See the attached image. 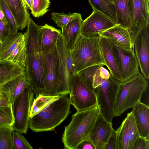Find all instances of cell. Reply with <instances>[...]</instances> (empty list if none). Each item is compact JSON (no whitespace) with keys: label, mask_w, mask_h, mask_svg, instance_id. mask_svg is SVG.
Segmentation results:
<instances>
[{"label":"cell","mask_w":149,"mask_h":149,"mask_svg":"<svg viewBox=\"0 0 149 149\" xmlns=\"http://www.w3.org/2000/svg\"><path fill=\"white\" fill-rule=\"evenodd\" d=\"M50 4L49 0H33L31 13L36 17L42 16L48 11Z\"/></svg>","instance_id":"32"},{"label":"cell","mask_w":149,"mask_h":149,"mask_svg":"<svg viewBox=\"0 0 149 149\" xmlns=\"http://www.w3.org/2000/svg\"></svg>","instance_id":"47"},{"label":"cell","mask_w":149,"mask_h":149,"mask_svg":"<svg viewBox=\"0 0 149 149\" xmlns=\"http://www.w3.org/2000/svg\"><path fill=\"white\" fill-rule=\"evenodd\" d=\"M148 85L147 80L139 72L129 80L120 83L113 107L114 117L120 116L126 110L140 102Z\"/></svg>","instance_id":"6"},{"label":"cell","mask_w":149,"mask_h":149,"mask_svg":"<svg viewBox=\"0 0 149 149\" xmlns=\"http://www.w3.org/2000/svg\"><path fill=\"white\" fill-rule=\"evenodd\" d=\"M110 40L116 46L126 50L133 49L128 29L118 24L99 33Z\"/></svg>","instance_id":"16"},{"label":"cell","mask_w":149,"mask_h":149,"mask_svg":"<svg viewBox=\"0 0 149 149\" xmlns=\"http://www.w3.org/2000/svg\"><path fill=\"white\" fill-rule=\"evenodd\" d=\"M133 3V0H116L115 4L117 24L128 29L131 23Z\"/></svg>","instance_id":"22"},{"label":"cell","mask_w":149,"mask_h":149,"mask_svg":"<svg viewBox=\"0 0 149 149\" xmlns=\"http://www.w3.org/2000/svg\"><path fill=\"white\" fill-rule=\"evenodd\" d=\"M24 36L26 56L25 72L28 84L37 96L44 89L40 38L42 26L36 24L30 17Z\"/></svg>","instance_id":"2"},{"label":"cell","mask_w":149,"mask_h":149,"mask_svg":"<svg viewBox=\"0 0 149 149\" xmlns=\"http://www.w3.org/2000/svg\"><path fill=\"white\" fill-rule=\"evenodd\" d=\"M132 111L140 136L149 139V107L141 101Z\"/></svg>","instance_id":"17"},{"label":"cell","mask_w":149,"mask_h":149,"mask_svg":"<svg viewBox=\"0 0 149 149\" xmlns=\"http://www.w3.org/2000/svg\"><path fill=\"white\" fill-rule=\"evenodd\" d=\"M127 117L128 124L130 149H133L136 141L140 136L132 111L127 113Z\"/></svg>","instance_id":"31"},{"label":"cell","mask_w":149,"mask_h":149,"mask_svg":"<svg viewBox=\"0 0 149 149\" xmlns=\"http://www.w3.org/2000/svg\"><path fill=\"white\" fill-rule=\"evenodd\" d=\"M1 92V86H0V92Z\"/></svg>","instance_id":"46"},{"label":"cell","mask_w":149,"mask_h":149,"mask_svg":"<svg viewBox=\"0 0 149 149\" xmlns=\"http://www.w3.org/2000/svg\"><path fill=\"white\" fill-rule=\"evenodd\" d=\"M10 103L8 98L6 94L1 91L0 92V107L7 106Z\"/></svg>","instance_id":"41"},{"label":"cell","mask_w":149,"mask_h":149,"mask_svg":"<svg viewBox=\"0 0 149 149\" xmlns=\"http://www.w3.org/2000/svg\"><path fill=\"white\" fill-rule=\"evenodd\" d=\"M61 33L60 30L50 25L46 24L43 26L40 38L41 52L47 51L56 45Z\"/></svg>","instance_id":"23"},{"label":"cell","mask_w":149,"mask_h":149,"mask_svg":"<svg viewBox=\"0 0 149 149\" xmlns=\"http://www.w3.org/2000/svg\"><path fill=\"white\" fill-rule=\"evenodd\" d=\"M76 149H95V147L88 139L84 140L77 146Z\"/></svg>","instance_id":"40"},{"label":"cell","mask_w":149,"mask_h":149,"mask_svg":"<svg viewBox=\"0 0 149 149\" xmlns=\"http://www.w3.org/2000/svg\"><path fill=\"white\" fill-rule=\"evenodd\" d=\"M27 7L31 10H32L33 0H23Z\"/></svg>","instance_id":"43"},{"label":"cell","mask_w":149,"mask_h":149,"mask_svg":"<svg viewBox=\"0 0 149 149\" xmlns=\"http://www.w3.org/2000/svg\"><path fill=\"white\" fill-rule=\"evenodd\" d=\"M133 149H149V139L140 137L136 141Z\"/></svg>","instance_id":"37"},{"label":"cell","mask_w":149,"mask_h":149,"mask_svg":"<svg viewBox=\"0 0 149 149\" xmlns=\"http://www.w3.org/2000/svg\"><path fill=\"white\" fill-rule=\"evenodd\" d=\"M61 96L44 95L40 93L33 100L30 111V118L44 109L53 102L59 99Z\"/></svg>","instance_id":"27"},{"label":"cell","mask_w":149,"mask_h":149,"mask_svg":"<svg viewBox=\"0 0 149 149\" xmlns=\"http://www.w3.org/2000/svg\"><path fill=\"white\" fill-rule=\"evenodd\" d=\"M76 13L65 14L64 13H51L52 18L58 27L61 29L68 23L74 19L78 15Z\"/></svg>","instance_id":"34"},{"label":"cell","mask_w":149,"mask_h":149,"mask_svg":"<svg viewBox=\"0 0 149 149\" xmlns=\"http://www.w3.org/2000/svg\"><path fill=\"white\" fill-rule=\"evenodd\" d=\"M13 126L0 125V149H14Z\"/></svg>","instance_id":"30"},{"label":"cell","mask_w":149,"mask_h":149,"mask_svg":"<svg viewBox=\"0 0 149 149\" xmlns=\"http://www.w3.org/2000/svg\"><path fill=\"white\" fill-rule=\"evenodd\" d=\"M14 149H32L33 148L22 133L14 131L13 134Z\"/></svg>","instance_id":"36"},{"label":"cell","mask_w":149,"mask_h":149,"mask_svg":"<svg viewBox=\"0 0 149 149\" xmlns=\"http://www.w3.org/2000/svg\"><path fill=\"white\" fill-rule=\"evenodd\" d=\"M88 1L93 10L102 13L117 24L116 6L114 3L107 0H88Z\"/></svg>","instance_id":"26"},{"label":"cell","mask_w":149,"mask_h":149,"mask_svg":"<svg viewBox=\"0 0 149 149\" xmlns=\"http://www.w3.org/2000/svg\"><path fill=\"white\" fill-rule=\"evenodd\" d=\"M69 94L71 104L77 112L84 111L97 105L94 92L86 86L77 74H74L71 80Z\"/></svg>","instance_id":"10"},{"label":"cell","mask_w":149,"mask_h":149,"mask_svg":"<svg viewBox=\"0 0 149 149\" xmlns=\"http://www.w3.org/2000/svg\"><path fill=\"white\" fill-rule=\"evenodd\" d=\"M71 105L67 96H61L44 109L30 118L29 128L36 132L54 130L70 113Z\"/></svg>","instance_id":"5"},{"label":"cell","mask_w":149,"mask_h":149,"mask_svg":"<svg viewBox=\"0 0 149 149\" xmlns=\"http://www.w3.org/2000/svg\"><path fill=\"white\" fill-rule=\"evenodd\" d=\"M24 37L20 32L10 33L1 43L0 60H6Z\"/></svg>","instance_id":"24"},{"label":"cell","mask_w":149,"mask_h":149,"mask_svg":"<svg viewBox=\"0 0 149 149\" xmlns=\"http://www.w3.org/2000/svg\"><path fill=\"white\" fill-rule=\"evenodd\" d=\"M10 33L9 27L0 19V42L1 43Z\"/></svg>","instance_id":"38"},{"label":"cell","mask_w":149,"mask_h":149,"mask_svg":"<svg viewBox=\"0 0 149 149\" xmlns=\"http://www.w3.org/2000/svg\"><path fill=\"white\" fill-rule=\"evenodd\" d=\"M1 43L0 42V49L1 47Z\"/></svg>","instance_id":"45"},{"label":"cell","mask_w":149,"mask_h":149,"mask_svg":"<svg viewBox=\"0 0 149 149\" xmlns=\"http://www.w3.org/2000/svg\"><path fill=\"white\" fill-rule=\"evenodd\" d=\"M0 19L6 25L9 27L8 21L5 15L2 10L0 8Z\"/></svg>","instance_id":"42"},{"label":"cell","mask_w":149,"mask_h":149,"mask_svg":"<svg viewBox=\"0 0 149 149\" xmlns=\"http://www.w3.org/2000/svg\"><path fill=\"white\" fill-rule=\"evenodd\" d=\"M34 94L28 84L14 102L12 108L14 118L13 127L14 131L22 134H26L27 132Z\"/></svg>","instance_id":"9"},{"label":"cell","mask_w":149,"mask_h":149,"mask_svg":"<svg viewBox=\"0 0 149 149\" xmlns=\"http://www.w3.org/2000/svg\"><path fill=\"white\" fill-rule=\"evenodd\" d=\"M59 57L58 74L57 85V94L67 96L69 93L70 82L74 74L70 52L66 46L60 35L56 42Z\"/></svg>","instance_id":"7"},{"label":"cell","mask_w":149,"mask_h":149,"mask_svg":"<svg viewBox=\"0 0 149 149\" xmlns=\"http://www.w3.org/2000/svg\"><path fill=\"white\" fill-rule=\"evenodd\" d=\"M99 113L97 105L77 112L72 115L70 123L65 126L62 140L64 148L76 149L82 141L88 139Z\"/></svg>","instance_id":"4"},{"label":"cell","mask_w":149,"mask_h":149,"mask_svg":"<svg viewBox=\"0 0 149 149\" xmlns=\"http://www.w3.org/2000/svg\"><path fill=\"white\" fill-rule=\"evenodd\" d=\"M113 130L112 123L107 121L99 113L88 139L95 149H103Z\"/></svg>","instance_id":"15"},{"label":"cell","mask_w":149,"mask_h":149,"mask_svg":"<svg viewBox=\"0 0 149 149\" xmlns=\"http://www.w3.org/2000/svg\"><path fill=\"white\" fill-rule=\"evenodd\" d=\"M10 10L18 30L22 31L27 26L30 15L23 0H4Z\"/></svg>","instance_id":"21"},{"label":"cell","mask_w":149,"mask_h":149,"mask_svg":"<svg viewBox=\"0 0 149 149\" xmlns=\"http://www.w3.org/2000/svg\"><path fill=\"white\" fill-rule=\"evenodd\" d=\"M107 0L109 2H111V3H114V4H115V3L116 1V0Z\"/></svg>","instance_id":"44"},{"label":"cell","mask_w":149,"mask_h":149,"mask_svg":"<svg viewBox=\"0 0 149 149\" xmlns=\"http://www.w3.org/2000/svg\"><path fill=\"white\" fill-rule=\"evenodd\" d=\"M83 21L81 14L78 13L74 19L61 29V35L66 46L70 52L81 33Z\"/></svg>","instance_id":"20"},{"label":"cell","mask_w":149,"mask_h":149,"mask_svg":"<svg viewBox=\"0 0 149 149\" xmlns=\"http://www.w3.org/2000/svg\"><path fill=\"white\" fill-rule=\"evenodd\" d=\"M113 49L123 83L132 79L139 72L138 62L133 49L125 50L113 44Z\"/></svg>","instance_id":"11"},{"label":"cell","mask_w":149,"mask_h":149,"mask_svg":"<svg viewBox=\"0 0 149 149\" xmlns=\"http://www.w3.org/2000/svg\"><path fill=\"white\" fill-rule=\"evenodd\" d=\"M149 26L146 27L136 38L133 50L141 73L147 80L149 78Z\"/></svg>","instance_id":"13"},{"label":"cell","mask_w":149,"mask_h":149,"mask_svg":"<svg viewBox=\"0 0 149 149\" xmlns=\"http://www.w3.org/2000/svg\"><path fill=\"white\" fill-rule=\"evenodd\" d=\"M100 44L107 67L111 76L121 83V78L113 49V43L109 39L100 35Z\"/></svg>","instance_id":"18"},{"label":"cell","mask_w":149,"mask_h":149,"mask_svg":"<svg viewBox=\"0 0 149 149\" xmlns=\"http://www.w3.org/2000/svg\"><path fill=\"white\" fill-rule=\"evenodd\" d=\"M149 0H133L132 19L128 29L133 45L140 33L149 26Z\"/></svg>","instance_id":"12"},{"label":"cell","mask_w":149,"mask_h":149,"mask_svg":"<svg viewBox=\"0 0 149 149\" xmlns=\"http://www.w3.org/2000/svg\"><path fill=\"white\" fill-rule=\"evenodd\" d=\"M102 65L87 68L81 71L79 76L96 96L100 113L107 122L112 123L116 95L120 82L115 79Z\"/></svg>","instance_id":"1"},{"label":"cell","mask_w":149,"mask_h":149,"mask_svg":"<svg viewBox=\"0 0 149 149\" xmlns=\"http://www.w3.org/2000/svg\"><path fill=\"white\" fill-rule=\"evenodd\" d=\"M28 82L25 73L10 80L1 86V91L6 95L13 106L15 100L23 91Z\"/></svg>","instance_id":"19"},{"label":"cell","mask_w":149,"mask_h":149,"mask_svg":"<svg viewBox=\"0 0 149 149\" xmlns=\"http://www.w3.org/2000/svg\"><path fill=\"white\" fill-rule=\"evenodd\" d=\"M100 34L85 36L81 33L71 51L74 73L97 65L107 67L102 52Z\"/></svg>","instance_id":"3"},{"label":"cell","mask_w":149,"mask_h":149,"mask_svg":"<svg viewBox=\"0 0 149 149\" xmlns=\"http://www.w3.org/2000/svg\"><path fill=\"white\" fill-rule=\"evenodd\" d=\"M117 24L105 15L93 10L91 15L83 21L81 33L85 36L99 34Z\"/></svg>","instance_id":"14"},{"label":"cell","mask_w":149,"mask_h":149,"mask_svg":"<svg viewBox=\"0 0 149 149\" xmlns=\"http://www.w3.org/2000/svg\"><path fill=\"white\" fill-rule=\"evenodd\" d=\"M56 44L48 50L41 52L44 89L40 93L43 95H58L57 85L59 57Z\"/></svg>","instance_id":"8"},{"label":"cell","mask_w":149,"mask_h":149,"mask_svg":"<svg viewBox=\"0 0 149 149\" xmlns=\"http://www.w3.org/2000/svg\"><path fill=\"white\" fill-rule=\"evenodd\" d=\"M116 139V131L113 130L107 142L103 149H115Z\"/></svg>","instance_id":"39"},{"label":"cell","mask_w":149,"mask_h":149,"mask_svg":"<svg viewBox=\"0 0 149 149\" xmlns=\"http://www.w3.org/2000/svg\"><path fill=\"white\" fill-rule=\"evenodd\" d=\"M25 72L17 65L7 60H0V86Z\"/></svg>","instance_id":"25"},{"label":"cell","mask_w":149,"mask_h":149,"mask_svg":"<svg viewBox=\"0 0 149 149\" xmlns=\"http://www.w3.org/2000/svg\"><path fill=\"white\" fill-rule=\"evenodd\" d=\"M14 122L12 106L0 107V125L13 126Z\"/></svg>","instance_id":"33"},{"label":"cell","mask_w":149,"mask_h":149,"mask_svg":"<svg viewBox=\"0 0 149 149\" xmlns=\"http://www.w3.org/2000/svg\"><path fill=\"white\" fill-rule=\"evenodd\" d=\"M0 8L3 12L8 21L10 33L18 32V30L14 16L4 0H0Z\"/></svg>","instance_id":"35"},{"label":"cell","mask_w":149,"mask_h":149,"mask_svg":"<svg viewBox=\"0 0 149 149\" xmlns=\"http://www.w3.org/2000/svg\"><path fill=\"white\" fill-rule=\"evenodd\" d=\"M26 56V46L24 36L6 60L17 65L25 70Z\"/></svg>","instance_id":"28"},{"label":"cell","mask_w":149,"mask_h":149,"mask_svg":"<svg viewBox=\"0 0 149 149\" xmlns=\"http://www.w3.org/2000/svg\"><path fill=\"white\" fill-rule=\"evenodd\" d=\"M116 135L115 149H130L129 137L127 117L123 120L116 131Z\"/></svg>","instance_id":"29"}]
</instances>
